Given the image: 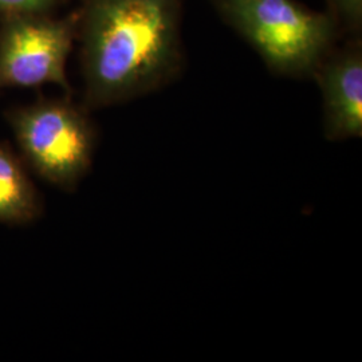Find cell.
Wrapping results in <instances>:
<instances>
[{
    "mask_svg": "<svg viewBox=\"0 0 362 362\" xmlns=\"http://www.w3.org/2000/svg\"><path fill=\"white\" fill-rule=\"evenodd\" d=\"M184 0H82L78 10L83 107L124 104L179 76Z\"/></svg>",
    "mask_w": 362,
    "mask_h": 362,
    "instance_id": "1",
    "label": "cell"
},
{
    "mask_svg": "<svg viewBox=\"0 0 362 362\" xmlns=\"http://www.w3.org/2000/svg\"><path fill=\"white\" fill-rule=\"evenodd\" d=\"M220 18L279 76L309 78L342 38L327 11L298 0H211Z\"/></svg>",
    "mask_w": 362,
    "mask_h": 362,
    "instance_id": "2",
    "label": "cell"
},
{
    "mask_svg": "<svg viewBox=\"0 0 362 362\" xmlns=\"http://www.w3.org/2000/svg\"><path fill=\"white\" fill-rule=\"evenodd\" d=\"M83 106L69 98H39L8 109L6 119L25 163L40 179L73 192L90 170L95 129Z\"/></svg>",
    "mask_w": 362,
    "mask_h": 362,
    "instance_id": "3",
    "label": "cell"
},
{
    "mask_svg": "<svg viewBox=\"0 0 362 362\" xmlns=\"http://www.w3.org/2000/svg\"><path fill=\"white\" fill-rule=\"evenodd\" d=\"M77 13L19 15L0 21V89L55 83L70 95L66 64L77 38Z\"/></svg>",
    "mask_w": 362,
    "mask_h": 362,
    "instance_id": "4",
    "label": "cell"
},
{
    "mask_svg": "<svg viewBox=\"0 0 362 362\" xmlns=\"http://www.w3.org/2000/svg\"><path fill=\"white\" fill-rule=\"evenodd\" d=\"M313 78L324 101V132L329 141L362 136L361 38H349L334 47L317 67Z\"/></svg>",
    "mask_w": 362,
    "mask_h": 362,
    "instance_id": "5",
    "label": "cell"
},
{
    "mask_svg": "<svg viewBox=\"0 0 362 362\" xmlns=\"http://www.w3.org/2000/svg\"><path fill=\"white\" fill-rule=\"evenodd\" d=\"M39 192L21 158L0 143V224L27 226L42 216Z\"/></svg>",
    "mask_w": 362,
    "mask_h": 362,
    "instance_id": "6",
    "label": "cell"
},
{
    "mask_svg": "<svg viewBox=\"0 0 362 362\" xmlns=\"http://www.w3.org/2000/svg\"><path fill=\"white\" fill-rule=\"evenodd\" d=\"M326 4L342 37L361 38L362 0H326Z\"/></svg>",
    "mask_w": 362,
    "mask_h": 362,
    "instance_id": "7",
    "label": "cell"
},
{
    "mask_svg": "<svg viewBox=\"0 0 362 362\" xmlns=\"http://www.w3.org/2000/svg\"><path fill=\"white\" fill-rule=\"evenodd\" d=\"M61 0H0V21L19 15L52 13Z\"/></svg>",
    "mask_w": 362,
    "mask_h": 362,
    "instance_id": "8",
    "label": "cell"
}]
</instances>
